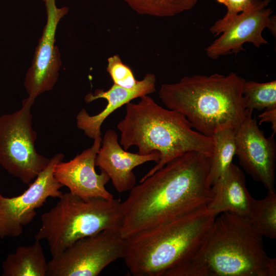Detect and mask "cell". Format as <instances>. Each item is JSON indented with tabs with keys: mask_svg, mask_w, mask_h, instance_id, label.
<instances>
[{
	"mask_svg": "<svg viewBox=\"0 0 276 276\" xmlns=\"http://www.w3.org/2000/svg\"><path fill=\"white\" fill-rule=\"evenodd\" d=\"M210 165L211 156L190 151L140 181L121 202V236L128 238L207 207L214 196L209 179Z\"/></svg>",
	"mask_w": 276,
	"mask_h": 276,
	"instance_id": "1",
	"label": "cell"
},
{
	"mask_svg": "<svg viewBox=\"0 0 276 276\" xmlns=\"http://www.w3.org/2000/svg\"><path fill=\"white\" fill-rule=\"evenodd\" d=\"M246 217L217 215L195 252L166 276H275L276 259Z\"/></svg>",
	"mask_w": 276,
	"mask_h": 276,
	"instance_id": "2",
	"label": "cell"
},
{
	"mask_svg": "<svg viewBox=\"0 0 276 276\" xmlns=\"http://www.w3.org/2000/svg\"><path fill=\"white\" fill-rule=\"evenodd\" d=\"M140 98L137 103L126 104L125 116L117 125L121 132L120 144L125 150L135 146L139 154L157 151L160 155L157 164L140 181L187 152L196 151L211 156L212 137L193 129L180 112L163 108L148 95Z\"/></svg>",
	"mask_w": 276,
	"mask_h": 276,
	"instance_id": "3",
	"label": "cell"
},
{
	"mask_svg": "<svg viewBox=\"0 0 276 276\" xmlns=\"http://www.w3.org/2000/svg\"><path fill=\"white\" fill-rule=\"evenodd\" d=\"M245 80L233 72L185 76L162 84L158 96L167 108L180 112L195 130L211 137L219 129L237 128L253 112L246 109L242 95Z\"/></svg>",
	"mask_w": 276,
	"mask_h": 276,
	"instance_id": "4",
	"label": "cell"
},
{
	"mask_svg": "<svg viewBox=\"0 0 276 276\" xmlns=\"http://www.w3.org/2000/svg\"><path fill=\"white\" fill-rule=\"evenodd\" d=\"M216 217L205 207L126 239L123 259L129 272L166 276L195 252Z\"/></svg>",
	"mask_w": 276,
	"mask_h": 276,
	"instance_id": "5",
	"label": "cell"
},
{
	"mask_svg": "<svg viewBox=\"0 0 276 276\" xmlns=\"http://www.w3.org/2000/svg\"><path fill=\"white\" fill-rule=\"evenodd\" d=\"M123 221L121 201L88 200L67 192L41 216L35 240L47 241L52 256L60 254L78 240L104 230L119 231Z\"/></svg>",
	"mask_w": 276,
	"mask_h": 276,
	"instance_id": "6",
	"label": "cell"
},
{
	"mask_svg": "<svg viewBox=\"0 0 276 276\" xmlns=\"http://www.w3.org/2000/svg\"><path fill=\"white\" fill-rule=\"evenodd\" d=\"M34 101L27 98L19 110L0 116V165L28 185L45 168L51 159L39 154L35 149L37 133L32 127L31 113Z\"/></svg>",
	"mask_w": 276,
	"mask_h": 276,
	"instance_id": "7",
	"label": "cell"
},
{
	"mask_svg": "<svg viewBox=\"0 0 276 276\" xmlns=\"http://www.w3.org/2000/svg\"><path fill=\"white\" fill-rule=\"evenodd\" d=\"M126 239L119 231L104 230L80 239L48 262L47 276H97L124 258Z\"/></svg>",
	"mask_w": 276,
	"mask_h": 276,
	"instance_id": "8",
	"label": "cell"
},
{
	"mask_svg": "<svg viewBox=\"0 0 276 276\" xmlns=\"http://www.w3.org/2000/svg\"><path fill=\"white\" fill-rule=\"evenodd\" d=\"M62 153L55 154L45 167L21 194L5 197L0 193V238L20 236L24 227L36 217V210L49 197L60 198L63 186L54 176L55 165L62 162Z\"/></svg>",
	"mask_w": 276,
	"mask_h": 276,
	"instance_id": "9",
	"label": "cell"
},
{
	"mask_svg": "<svg viewBox=\"0 0 276 276\" xmlns=\"http://www.w3.org/2000/svg\"><path fill=\"white\" fill-rule=\"evenodd\" d=\"M42 1L46 8L47 22L24 81L28 98L33 100L52 90L58 80L61 61L55 44V34L60 20L68 11L67 7H57L55 0Z\"/></svg>",
	"mask_w": 276,
	"mask_h": 276,
	"instance_id": "10",
	"label": "cell"
},
{
	"mask_svg": "<svg viewBox=\"0 0 276 276\" xmlns=\"http://www.w3.org/2000/svg\"><path fill=\"white\" fill-rule=\"evenodd\" d=\"M250 112L235 128L236 153L239 164L270 192L274 187L276 145L273 135L266 137Z\"/></svg>",
	"mask_w": 276,
	"mask_h": 276,
	"instance_id": "11",
	"label": "cell"
},
{
	"mask_svg": "<svg viewBox=\"0 0 276 276\" xmlns=\"http://www.w3.org/2000/svg\"><path fill=\"white\" fill-rule=\"evenodd\" d=\"M271 0H255L247 10L238 15L219 37L205 49L208 56L217 59L221 56L237 53L244 50L243 44L252 43L259 48L267 44L262 35L269 28L272 10L267 8Z\"/></svg>",
	"mask_w": 276,
	"mask_h": 276,
	"instance_id": "12",
	"label": "cell"
},
{
	"mask_svg": "<svg viewBox=\"0 0 276 276\" xmlns=\"http://www.w3.org/2000/svg\"><path fill=\"white\" fill-rule=\"evenodd\" d=\"M101 141V136L95 138L91 147L68 162L58 163L54 169V176L58 182L67 187L72 194L85 200L114 198L105 188L110 180L109 176L103 171L97 173L95 169Z\"/></svg>",
	"mask_w": 276,
	"mask_h": 276,
	"instance_id": "13",
	"label": "cell"
},
{
	"mask_svg": "<svg viewBox=\"0 0 276 276\" xmlns=\"http://www.w3.org/2000/svg\"><path fill=\"white\" fill-rule=\"evenodd\" d=\"M159 158L157 151L147 155L127 152L119 143L116 131L110 129L102 139L95 165L108 175L115 189L121 193L130 191L135 186L134 168L149 161L157 163Z\"/></svg>",
	"mask_w": 276,
	"mask_h": 276,
	"instance_id": "14",
	"label": "cell"
},
{
	"mask_svg": "<svg viewBox=\"0 0 276 276\" xmlns=\"http://www.w3.org/2000/svg\"><path fill=\"white\" fill-rule=\"evenodd\" d=\"M155 76L153 74L147 73L132 88H126L113 84L107 90L97 89L94 94H88L84 98L86 103L98 99H104L107 104L101 112L94 116L89 115L84 108L81 109L76 117L77 127L83 131L85 135L93 140L101 136L102 124L111 113L133 99L155 92Z\"/></svg>",
	"mask_w": 276,
	"mask_h": 276,
	"instance_id": "15",
	"label": "cell"
},
{
	"mask_svg": "<svg viewBox=\"0 0 276 276\" xmlns=\"http://www.w3.org/2000/svg\"><path fill=\"white\" fill-rule=\"evenodd\" d=\"M214 196L207 206L216 216L230 212L248 218L254 198L247 190L243 171L233 163L212 186Z\"/></svg>",
	"mask_w": 276,
	"mask_h": 276,
	"instance_id": "16",
	"label": "cell"
},
{
	"mask_svg": "<svg viewBox=\"0 0 276 276\" xmlns=\"http://www.w3.org/2000/svg\"><path fill=\"white\" fill-rule=\"evenodd\" d=\"M3 276H47L48 262L40 241L19 246L2 264Z\"/></svg>",
	"mask_w": 276,
	"mask_h": 276,
	"instance_id": "17",
	"label": "cell"
},
{
	"mask_svg": "<svg viewBox=\"0 0 276 276\" xmlns=\"http://www.w3.org/2000/svg\"><path fill=\"white\" fill-rule=\"evenodd\" d=\"M236 130L233 127L215 131L212 137L214 148L211 156L209 182L212 186L232 163L236 153Z\"/></svg>",
	"mask_w": 276,
	"mask_h": 276,
	"instance_id": "18",
	"label": "cell"
},
{
	"mask_svg": "<svg viewBox=\"0 0 276 276\" xmlns=\"http://www.w3.org/2000/svg\"><path fill=\"white\" fill-rule=\"evenodd\" d=\"M249 222L262 237L276 238V194L268 191L263 199H254Z\"/></svg>",
	"mask_w": 276,
	"mask_h": 276,
	"instance_id": "19",
	"label": "cell"
},
{
	"mask_svg": "<svg viewBox=\"0 0 276 276\" xmlns=\"http://www.w3.org/2000/svg\"><path fill=\"white\" fill-rule=\"evenodd\" d=\"M140 14L172 16L193 8L198 0H123Z\"/></svg>",
	"mask_w": 276,
	"mask_h": 276,
	"instance_id": "20",
	"label": "cell"
},
{
	"mask_svg": "<svg viewBox=\"0 0 276 276\" xmlns=\"http://www.w3.org/2000/svg\"><path fill=\"white\" fill-rule=\"evenodd\" d=\"M242 92L247 109L253 111L276 107V80L263 83L245 80Z\"/></svg>",
	"mask_w": 276,
	"mask_h": 276,
	"instance_id": "21",
	"label": "cell"
},
{
	"mask_svg": "<svg viewBox=\"0 0 276 276\" xmlns=\"http://www.w3.org/2000/svg\"><path fill=\"white\" fill-rule=\"evenodd\" d=\"M106 71L110 76L113 84L126 88H132L137 84L131 69L124 64L119 55L110 57L107 59Z\"/></svg>",
	"mask_w": 276,
	"mask_h": 276,
	"instance_id": "22",
	"label": "cell"
},
{
	"mask_svg": "<svg viewBox=\"0 0 276 276\" xmlns=\"http://www.w3.org/2000/svg\"><path fill=\"white\" fill-rule=\"evenodd\" d=\"M226 6L227 13L210 29L212 34L218 35L222 33L240 13L248 9L255 0H216Z\"/></svg>",
	"mask_w": 276,
	"mask_h": 276,
	"instance_id": "23",
	"label": "cell"
},
{
	"mask_svg": "<svg viewBox=\"0 0 276 276\" xmlns=\"http://www.w3.org/2000/svg\"><path fill=\"white\" fill-rule=\"evenodd\" d=\"M258 117L260 124L264 122L271 123L272 129V135H274L276 132V107L264 109V111L258 116Z\"/></svg>",
	"mask_w": 276,
	"mask_h": 276,
	"instance_id": "24",
	"label": "cell"
}]
</instances>
